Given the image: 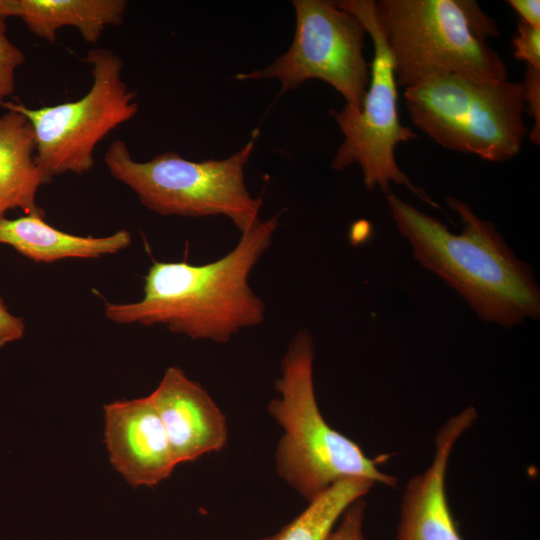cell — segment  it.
<instances>
[{
  "mask_svg": "<svg viewBox=\"0 0 540 540\" xmlns=\"http://www.w3.org/2000/svg\"><path fill=\"white\" fill-rule=\"evenodd\" d=\"M279 215L241 233L234 248L215 261L202 265L155 261L144 276L143 298L105 302V316L123 325H163L172 333L216 343L260 325L266 308L249 276L271 245Z\"/></svg>",
  "mask_w": 540,
  "mask_h": 540,
  "instance_id": "obj_1",
  "label": "cell"
},
{
  "mask_svg": "<svg viewBox=\"0 0 540 540\" xmlns=\"http://www.w3.org/2000/svg\"><path fill=\"white\" fill-rule=\"evenodd\" d=\"M387 203L415 259L465 299L481 320L511 328L539 319L540 289L533 270L516 257L491 221L448 196L447 205L462 222L461 232L454 234L392 192Z\"/></svg>",
  "mask_w": 540,
  "mask_h": 540,
  "instance_id": "obj_2",
  "label": "cell"
},
{
  "mask_svg": "<svg viewBox=\"0 0 540 540\" xmlns=\"http://www.w3.org/2000/svg\"><path fill=\"white\" fill-rule=\"evenodd\" d=\"M314 357L311 334L300 330L281 360V376L275 382L278 396L267 406L283 429L275 452L278 475L308 502L348 477L395 488L397 478L378 467L382 461L369 458L324 419L314 389Z\"/></svg>",
  "mask_w": 540,
  "mask_h": 540,
  "instance_id": "obj_3",
  "label": "cell"
},
{
  "mask_svg": "<svg viewBox=\"0 0 540 540\" xmlns=\"http://www.w3.org/2000/svg\"><path fill=\"white\" fill-rule=\"evenodd\" d=\"M378 26L405 88L445 74L507 80V66L488 44L493 19L471 0H378Z\"/></svg>",
  "mask_w": 540,
  "mask_h": 540,
  "instance_id": "obj_4",
  "label": "cell"
},
{
  "mask_svg": "<svg viewBox=\"0 0 540 540\" xmlns=\"http://www.w3.org/2000/svg\"><path fill=\"white\" fill-rule=\"evenodd\" d=\"M259 130L239 151L222 160L200 162L165 152L147 162L135 161L124 141L111 143L104 162L112 177L130 188L141 204L162 216L223 215L240 233L259 219L262 197H253L244 178Z\"/></svg>",
  "mask_w": 540,
  "mask_h": 540,
  "instance_id": "obj_5",
  "label": "cell"
},
{
  "mask_svg": "<svg viewBox=\"0 0 540 540\" xmlns=\"http://www.w3.org/2000/svg\"><path fill=\"white\" fill-rule=\"evenodd\" d=\"M413 124L444 148L503 162L521 150L528 128L519 81L440 75L405 88Z\"/></svg>",
  "mask_w": 540,
  "mask_h": 540,
  "instance_id": "obj_6",
  "label": "cell"
},
{
  "mask_svg": "<svg viewBox=\"0 0 540 540\" xmlns=\"http://www.w3.org/2000/svg\"><path fill=\"white\" fill-rule=\"evenodd\" d=\"M84 62L91 66L93 83L82 98L40 108L11 101L1 104L30 121L36 160L52 179L65 173L81 175L90 171L97 144L139 110L136 93L121 78L124 63L117 53L92 49Z\"/></svg>",
  "mask_w": 540,
  "mask_h": 540,
  "instance_id": "obj_7",
  "label": "cell"
},
{
  "mask_svg": "<svg viewBox=\"0 0 540 540\" xmlns=\"http://www.w3.org/2000/svg\"><path fill=\"white\" fill-rule=\"evenodd\" d=\"M335 2L362 23L373 42L374 56L370 63V81L361 110L352 112L343 107L340 111H332L344 138L331 167L342 170L357 163L368 190L379 187L388 194L392 181L406 186L420 200L440 209L424 189L411 182L395 160L396 145L415 139L418 135L411 127L402 125L398 117L394 65L375 17V0Z\"/></svg>",
  "mask_w": 540,
  "mask_h": 540,
  "instance_id": "obj_8",
  "label": "cell"
},
{
  "mask_svg": "<svg viewBox=\"0 0 540 540\" xmlns=\"http://www.w3.org/2000/svg\"><path fill=\"white\" fill-rule=\"evenodd\" d=\"M296 28L290 48L270 65L238 80L277 79L280 93L319 79L339 92L348 110L359 112L370 81V63L364 56L362 23L335 1L294 0Z\"/></svg>",
  "mask_w": 540,
  "mask_h": 540,
  "instance_id": "obj_9",
  "label": "cell"
},
{
  "mask_svg": "<svg viewBox=\"0 0 540 540\" xmlns=\"http://www.w3.org/2000/svg\"><path fill=\"white\" fill-rule=\"evenodd\" d=\"M104 438L114 469L132 487H153L167 479L176 462L150 396L104 406Z\"/></svg>",
  "mask_w": 540,
  "mask_h": 540,
  "instance_id": "obj_10",
  "label": "cell"
},
{
  "mask_svg": "<svg viewBox=\"0 0 540 540\" xmlns=\"http://www.w3.org/2000/svg\"><path fill=\"white\" fill-rule=\"evenodd\" d=\"M476 419V409L469 406L438 431L430 464L405 488L396 540H463L449 507L446 475L456 443Z\"/></svg>",
  "mask_w": 540,
  "mask_h": 540,
  "instance_id": "obj_11",
  "label": "cell"
},
{
  "mask_svg": "<svg viewBox=\"0 0 540 540\" xmlns=\"http://www.w3.org/2000/svg\"><path fill=\"white\" fill-rule=\"evenodd\" d=\"M149 396L177 465L225 447L228 427L223 412L208 392L181 368H167Z\"/></svg>",
  "mask_w": 540,
  "mask_h": 540,
  "instance_id": "obj_12",
  "label": "cell"
},
{
  "mask_svg": "<svg viewBox=\"0 0 540 540\" xmlns=\"http://www.w3.org/2000/svg\"><path fill=\"white\" fill-rule=\"evenodd\" d=\"M53 179L36 160V140L30 121L7 110L0 116V218L10 209L45 218L38 206V189Z\"/></svg>",
  "mask_w": 540,
  "mask_h": 540,
  "instance_id": "obj_13",
  "label": "cell"
},
{
  "mask_svg": "<svg viewBox=\"0 0 540 540\" xmlns=\"http://www.w3.org/2000/svg\"><path fill=\"white\" fill-rule=\"evenodd\" d=\"M132 236L125 229L109 236H78L49 225L44 217L25 215L0 218V243L13 247L37 263H53L66 258H100L130 246Z\"/></svg>",
  "mask_w": 540,
  "mask_h": 540,
  "instance_id": "obj_14",
  "label": "cell"
},
{
  "mask_svg": "<svg viewBox=\"0 0 540 540\" xmlns=\"http://www.w3.org/2000/svg\"><path fill=\"white\" fill-rule=\"evenodd\" d=\"M124 0H17V14L34 35L50 43L57 30L72 26L82 38L96 44L108 25L124 21Z\"/></svg>",
  "mask_w": 540,
  "mask_h": 540,
  "instance_id": "obj_15",
  "label": "cell"
},
{
  "mask_svg": "<svg viewBox=\"0 0 540 540\" xmlns=\"http://www.w3.org/2000/svg\"><path fill=\"white\" fill-rule=\"evenodd\" d=\"M375 484L362 477L339 480L310 500L308 506L276 534L260 540H327L347 508L362 499Z\"/></svg>",
  "mask_w": 540,
  "mask_h": 540,
  "instance_id": "obj_16",
  "label": "cell"
},
{
  "mask_svg": "<svg viewBox=\"0 0 540 540\" xmlns=\"http://www.w3.org/2000/svg\"><path fill=\"white\" fill-rule=\"evenodd\" d=\"M6 20L0 19V106L15 91V71L25 61L24 53L6 35Z\"/></svg>",
  "mask_w": 540,
  "mask_h": 540,
  "instance_id": "obj_17",
  "label": "cell"
},
{
  "mask_svg": "<svg viewBox=\"0 0 540 540\" xmlns=\"http://www.w3.org/2000/svg\"><path fill=\"white\" fill-rule=\"evenodd\" d=\"M524 89V102L526 111L533 119V126L529 132V140L540 143V68L526 65L525 78L522 82Z\"/></svg>",
  "mask_w": 540,
  "mask_h": 540,
  "instance_id": "obj_18",
  "label": "cell"
},
{
  "mask_svg": "<svg viewBox=\"0 0 540 540\" xmlns=\"http://www.w3.org/2000/svg\"><path fill=\"white\" fill-rule=\"evenodd\" d=\"M513 56L527 65L540 68V28L519 19L517 34L513 38Z\"/></svg>",
  "mask_w": 540,
  "mask_h": 540,
  "instance_id": "obj_19",
  "label": "cell"
},
{
  "mask_svg": "<svg viewBox=\"0 0 540 540\" xmlns=\"http://www.w3.org/2000/svg\"><path fill=\"white\" fill-rule=\"evenodd\" d=\"M365 509L366 504L363 499L349 506L327 540H364L363 522Z\"/></svg>",
  "mask_w": 540,
  "mask_h": 540,
  "instance_id": "obj_20",
  "label": "cell"
},
{
  "mask_svg": "<svg viewBox=\"0 0 540 540\" xmlns=\"http://www.w3.org/2000/svg\"><path fill=\"white\" fill-rule=\"evenodd\" d=\"M25 324L22 318L12 315L0 297V348L21 339Z\"/></svg>",
  "mask_w": 540,
  "mask_h": 540,
  "instance_id": "obj_21",
  "label": "cell"
},
{
  "mask_svg": "<svg viewBox=\"0 0 540 540\" xmlns=\"http://www.w3.org/2000/svg\"><path fill=\"white\" fill-rule=\"evenodd\" d=\"M507 3L519 14L520 20L540 28L539 0H508Z\"/></svg>",
  "mask_w": 540,
  "mask_h": 540,
  "instance_id": "obj_22",
  "label": "cell"
},
{
  "mask_svg": "<svg viewBox=\"0 0 540 540\" xmlns=\"http://www.w3.org/2000/svg\"><path fill=\"white\" fill-rule=\"evenodd\" d=\"M17 14V0H0V19H5Z\"/></svg>",
  "mask_w": 540,
  "mask_h": 540,
  "instance_id": "obj_23",
  "label": "cell"
}]
</instances>
